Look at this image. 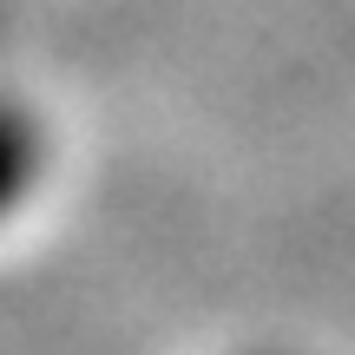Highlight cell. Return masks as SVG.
<instances>
[{
	"instance_id": "6da1fadb",
	"label": "cell",
	"mask_w": 355,
	"mask_h": 355,
	"mask_svg": "<svg viewBox=\"0 0 355 355\" xmlns=\"http://www.w3.org/2000/svg\"><path fill=\"white\" fill-rule=\"evenodd\" d=\"M40 171H46V132L26 105L0 99V224L33 198Z\"/></svg>"
}]
</instances>
